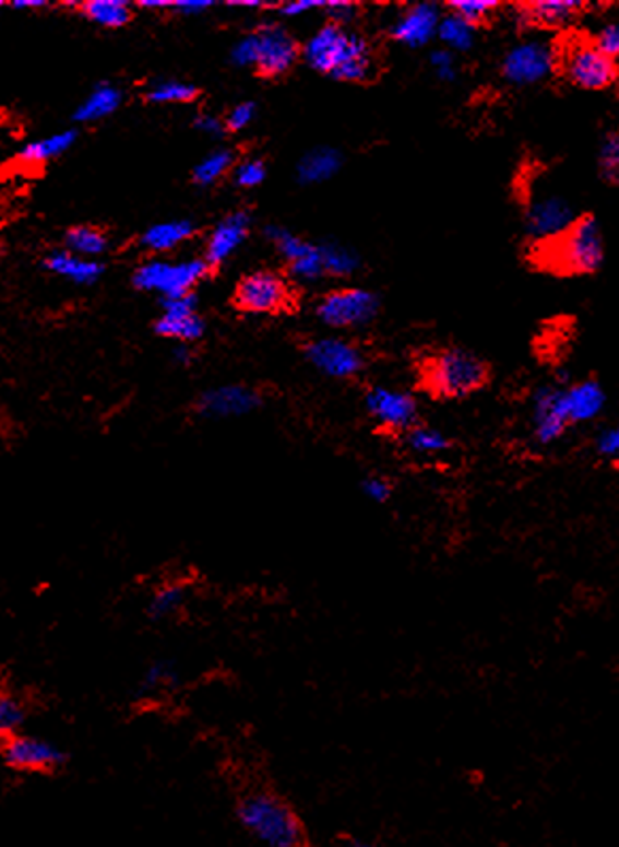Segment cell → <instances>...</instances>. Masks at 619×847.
I'll list each match as a JSON object with an SVG mask.
<instances>
[{
    "label": "cell",
    "instance_id": "6da1fadb",
    "mask_svg": "<svg viewBox=\"0 0 619 847\" xmlns=\"http://www.w3.org/2000/svg\"><path fill=\"white\" fill-rule=\"evenodd\" d=\"M300 56L313 71L347 83L369 81L377 69L371 43L331 22L302 45Z\"/></svg>",
    "mask_w": 619,
    "mask_h": 847
},
{
    "label": "cell",
    "instance_id": "7a4b0ae2",
    "mask_svg": "<svg viewBox=\"0 0 619 847\" xmlns=\"http://www.w3.org/2000/svg\"><path fill=\"white\" fill-rule=\"evenodd\" d=\"M237 820L249 835L266 847H307L300 815L286 799L269 790H253L237 803Z\"/></svg>",
    "mask_w": 619,
    "mask_h": 847
},
{
    "label": "cell",
    "instance_id": "3957f363",
    "mask_svg": "<svg viewBox=\"0 0 619 847\" xmlns=\"http://www.w3.org/2000/svg\"><path fill=\"white\" fill-rule=\"evenodd\" d=\"M488 377V364L462 348L435 352L421 366V386L435 399L471 397L486 386Z\"/></svg>",
    "mask_w": 619,
    "mask_h": 847
},
{
    "label": "cell",
    "instance_id": "277c9868",
    "mask_svg": "<svg viewBox=\"0 0 619 847\" xmlns=\"http://www.w3.org/2000/svg\"><path fill=\"white\" fill-rule=\"evenodd\" d=\"M540 258L560 273L587 275L605 262V237L600 224L592 215H581L575 224L551 242L540 243Z\"/></svg>",
    "mask_w": 619,
    "mask_h": 847
},
{
    "label": "cell",
    "instance_id": "5b68a950",
    "mask_svg": "<svg viewBox=\"0 0 619 847\" xmlns=\"http://www.w3.org/2000/svg\"><path fill=\"white\" fill-rule=\"evenodd\" d=\"M0 763L20 775L51 777L69 765V752L51 739L22 730L0 739Z\"/></svg>",
    "mask_w": 619,
    "mask_h": 847
},
{
    "label": "cell",
    "instance_id": "8992f818",
    "mask_svg": "<svg viewBox=\"0 0 619 847\" xmlns=\"http://www.w3.org/2000/svg\"><path fill=\"white\" fill-rule=\"evenodd\" d=\"M558 67L575 87L598 92L607 90L619 80L618 60L600 51L594 40H573L558 51Z\"/></svg>",
    "mask_w": 619,
    "mask_h": 847
},
{
    "label": "cell",
    "instance_id": "52a82bcc",
    "mask_svg": "<svg viewBox=\"0 0 619 847\" xmlns=\"http://www.w3.org/2000/svg\"><path fill=\"white\" fill-rule=\"evenodd\" d=\"M211 273V267L203 258L183 260V262H165L152 260L141 264L132 282L139 290L160 292L165 298H179L192 294V290Z\"/></svg>",
    "mask_w": 619,
    "mask_h": 847
},
{
    "label": "cell",
    "instance_id": "ba28073f",
    "mask_svg": "<svg viewBox=\"0 0 619 847\" xmlns=\"http://www.w3.org/2000/svg\"><path fill=\"white\" fill-rule=\"evenodd\" d=\"M291 303V287L273 271L249 273L235 290V307L246 314H282Z\"/></svg>",
    "mask_w": 619,
    "mask_h": 847
},
{
    "label": "cell",
    "instance_id": "9c48e42d",
    "mask_svg": "<svg viewBox=\"0 0 619 847\" xmlns=\"http://www.w3.org/2000/svg\"><path fill=\"white\" fill-rule=\"evenodd\" d=\"M558 69V49L545 40L513 45L502 58V78L513 85H535Z\"/></svg>",
    "mask_w": 619,
    "mask_h": 847
},
{
    "label": "cell",
    "instance_id": "30bf717a",
    "mask_svg": "<svg viewBox=\"0 0 619 847\" xmlns=\"http://www.w3.org/2000/svg\"><path fill=\"white\" fill-rule=\"evenodd\" d=\"M379 311V298L362 287L332 290L318 303V318L331 328H356L371 322Z\"/></svg>",
    "mask_w": 619,
    "mask_h": 847
},
{
    "label": "cell",
    "instance_id": "8fae6325",
    "mask_svg": "<svg viewBox=\"0 0 619 847\" xmlns=\"http://www.w3.org/2000/svg\"><path fill=\"white\" fill-rule=\"evenodd\" d=\"M255 39V73L262 78H282L286 75L300 56L298 43L286 28L277 24H266L253 31Z\"/></svg>",
    "mask_w": 619,
    "mask_h": 847
},
{
    "label": "cell",
    "instance_id": "7c38bea8",
    "mask_svg": "<svg viewBox=\"0 0 619 847\" xmlns=\"http://www.w3.org/2000/svg\"><path fill=\"white\" fill-rule=\"evenodd\" d=\"M578 220L573 204L558 195H540L528 202L524 213L526 233L545 243L567 233Z\"/></svg>",
    "mask_w": 619,
    "mask_h": 847
},
{
    "label": "cell",
    "instance_id": "4fadbf2b",
    "mask_svg": "<svg viewBox=\"0 0 619 847\" xmlns=\"http://www.w3.org/2000/svg\"><path fill=\"white\" fill-rule=\"evenodd\" d=\"M305 354L316 368L336 379L354 377L365 366L362 352L354 343H347L345 339H338V337H324L307 343Z\"/></svg>",
    "mask_w": 619,
    "mask_h": 847
},
{
    "label": "cell",
    "instance_id": "5bb4252c",
    "mask_svg": "<svg viewBox=\"0 0 619 847\" xmlns=\"http://www.w3.org/2000/svg\"><path fill=\"white\" fill-rule=\"evenodd\" d=\"M365 403L369 415L381 428L407 433L417 424V401L409 392L377 386L369 390Z\"/></svg>",
    "mask_w": 619,
    "mask_h": 847
},
{
    "label": "cell",
    "instance_id": "9a60e30c",
    "mask_svg": "<svg viewBox=\"0 0 619 847\" xmlns=\"http://www.w3.org/2000/svg\"><path fill=\"white\" fill-rule=\"evenodd\" d=\"M156 332L166 339H177L183 343L199 341L205 332V322L197 314V296L186 294L179 298H165L163 316L156 322Z\"/></svg>",
    "mask_w": 619,
    "mask_h": 847
},
{
    "label": "cell",
    "instance_id": "2e32d148",
    "mask_svg": "<svg viewBox=\"0 0 619 847\" xmlns=\"http://www.w3.org/2000/svg\"><path fill=\"white\" fill-rule=\"evenodd\" d=\"M260 404V392L249 386H222L203 392L197 401V411L206 420H226L248 415Z\"/></svg>",
    "mask_w": 619,
    "mask_h": 847
},
{
    "label": "cell",
    "instance_id": "e0dca14e",
    "mask_svg": "<svg viewBox=\"0 0 619 847\" xmlns=\"http://www.w3.org/2000/svg\"><path fill=\"white\" fill-rule=\"evenodd\" d=\"M569 428L562 407V386H545L533 399V433L540 445L556 444Z\"/></svg>",
    "mask_w": 619,
    "mask_h": 847
},
{
    "label": "cell",
    "instance_id": "ac0fdd59",
    "mask_svg": "<svg viewBox=\"0 0 619 847\" xmlns=\"http://www.w3.org/2000/svg\"><path fill=\"white\" fill-rule=\"evenodd\" d=\"M249 228H251V217H249L248 211L228 213L211 231V235L206 239L205 258H203L206 264L211 269H215L222 262H226L235 254V249L248 239Z\"/></svg>",
    "mask_w": 619,
    "mask_h": 847
},
{
    "label": "cell",
    "instance_id": "d6986e66",
    "mask_svg": "<svg viewBox=\"0 0 619 847\" xmlns=\"http://www.w3.org/2000/svg\"><path fill=\"white\" fill-rule=\"evenodd\" d=\"M441 11L432 2H417L409 7L392 26V37L407 47H424L437 37Z\"/></svg>",
    "mask_w": 619,
    "mask_h": 847
},
{
    "label": "cell",
    "instance_id": "ffe728a7",
    "mask_svg": "<svg viewBox=\"0 0 619 847\" xmlns=\"http://www.w3.org/2000/svg\"><path fill=\"white\" fill-rule=\"evenodd\" d=\"M607 404L603 386L594 379H583L571 386H562V407L569 426L596 420Z\"/></svg>",
    "mask_w": 619,
    "mask_h": 847
},
{
    "label": "cell",
    "instance_id": "44dd1931",
    "mask_svg": "<svg viewBox=\"0 0 619 847\" xmlns=\"http://www.w3.org/2000/svg\"><path fill=\"white\" fill-rule=\"evenodd\" d=\"M583 11L579 0H535L520 9V20L540 28H560L573 22Z\"/></svg>",
    "mask_w": 619,
    "mask_h": 847
},
{
    "label": "cell",
    "instance_id": "7402d4cb",
    "mask_svg": "<svg viewBox=\"0 0 619 847\" xmlns=\"http://www.w3.org/2000/svg\"><path fill=\"white\" fill-rule=\"evenodd\" d=\"M190 601V586L181 579H168L154 588L145 603V613L152 622L177 617Z\"/></svg>",
    "mask_w": 619,
    "mask_h": 847
},
{
    "label": "cell",
    "instance_id": "603a6c76",
    "mask_svg": "<svg viewBox=\"0 0 619 847\" xmlns=\"http://www.w3.org/2000/svg\"><path fill=\"white\" fill-rule=\"evenodd\" d=\"M181 686V671L175 660L158 658L147 664L143 671L139 684H136V698H156L175 692Z\"/></svg>",
    "mask_w": 619,
    "mask_h": 847
},
{
    "label": "cell",
    "instance_id": "cb8c5ba5",
    "mask_svg": "<svg viewBox=\"0 0 619 847\" xmlns=\"http://www.w3.org/2000/svg\"><path fill=\"white\" fill-rule=\"evenodd\" d=\"M45 267L51 273L69 280V282L82 283V285L96 282L103 275V271H105V267L98 260L75 256V254L67 251V249L64 251H53L45 260Z\"/></svg>",
    "mask_w": 619,
    "mask_h": 847
},
{
    "label": "cell",
    "instance_id": "d4e9b609",
    "mask_svg": "<svg viewBox=\"0 0 619 847\" xmlns=\"http://www.w3.org/2000/svg\"><path fill=\"white\" fill-rule=\"evenodd\" d=\"M341 164H343V156L338 154V150L316 148V150L307 152L298 162L296 179L302 186L324 184V181H329L341 170Z\"/></svg>",
    "mask_w": 619,
    "mask_h": 847
},
{
    "label": "cell",
    "instance_id": "484cf974",
    "mask_svg": "<svg viewBox=\"0 0 619 847\" xmlns=\"http://www.w3.org/2000/svg\"><path fill=\"white\" fill-rule=\"evenodd\" d=\"M75 141H78L75 130H64V132L45 137V139L33 141L26 148H22V152L17 154V162L24 166H31V168L43 166L47 162L60 158L64 152H69Z\"/></svg>",
    "mask_w": 619,
    "mask_h": 847
},
{
    "label": "cell",
    "instance_id": "4316f807",
    "mask_svg": "<svg viewBox=\"0 0 619 847\" xmlns=\"http://www.w3.org/2000/svg\"><path fill=\"white\" fill-rule=\"evenodd\" d=\"M122 105V92L111 83L96 85L75 111V121H98L109 118Z\"/></svg>",
    "mask_w": 619,
    "mask_h": 847
},
{
    "label": "cell",
    "instance_id": "83f0119b",
    "mask_svg": "<svg viewBox=\"0 0 619 847\" xmlns=\"http://www.w3.org/2000/svg\"><path fill=\"white\" fill-rule=\"evenodd\" d=\"M194 235V226L188 220H172V222H163L152 228H147L141 237V245L150 251H170L179 247L181 243L188 242Z\"/></svg>",
    "mask_w": 619,
    "mask_h": 847
},
{
    "label": "cell",
    "instance_id": "f1b7e54d",
    "mask_svg": "<svg viewBox=\"0 0 619 847\" xmlns=\"http://www.w3.org/2000/svg\"><path fill=\"white\" fill-rule=\"evenodd\" d=\"M82 15L103 28H122L132 20V4L124 0H85L78 4Z\"/></svg>",
    "mask_w": 619,
    "mask_h": 847
},
{
    "label": "cell",
    "instance_id": "f546056e",
    "mask_svg": "<svg viewBox=\"0 0 619 847\" xmlns=\"http://www.w3.org/2000/svg\"><path fill=\"white\" fill-rule=\"evenodd\" d=\"M28 722V705L26 701L9 690L0 687V739L22 732Z\"/></svg>",
    "mask_w": 619,
    "mask_h": 847
},
{
    "label": "cell",
    "instance_id": "4dcf8cb0",
    "mask_svg": "<svg viewBox=\"0 0 619 847\" xmlns=\"http://www.w3.org/2000/svg\"><path fill=\"white\" fill-rule=\"evenodd\" d=\"M324 273L331 278H349L358 271L360 258L356 251H352L345 245L338 243H320Z\"/></svg>",
    "mask_w": 619,
    "mask_h": 847
},
{
    "label": "cell",
    "instance_id": "1f68e13d",
    "mask_svg": "<svg viewBox=\"0 0 619 847\" xmlns=\"http://www.w3.org/2000/svg\"><path fill=\"white\" fill-rule=\"evenodd\" d=\"M64 243H67V251L82 256V258H92V260H96V256H100L109 245L107 235L94 226L71 228L64 237Z\"/></svg>",
    "mask_w": 619,
    "mask_h": 847
},
{
    "label": "cell",
    "instance_id": "d6a6232c",
    "mask_svg": "<svg viewBox=\"0 0 619 847\" xmlns=\"http://www.w3.org/2000/svg\"><path fill=\"white\" fill-rule=\"evenodd\" d=\"M197 96H199V90L192 83L179 80L154 81L145 92V98L158 105H172V103L186 105V103H192Z\"/></svg>",
    "mask_w": 619,
    "mask_h": 847
},
{
    "label": "cell",
    "instance_id": "836d02e7",
    "mask_svg": "<svg viewBox=\"0 0 619 847\" xmlns=\"http://www.w3.org/2000/svg\"><path fill=\"white\" fill-rule=\"evenodd\" d=\"M405 444L419 456H437V454L448 451L452 442L439 428L415 424L405 433Z\"/></svg>",
    "mask_w": 619,
    "mask_h": 847
},
{
    "label": "cell",
    "instance_id": "e575fe53",
    "mask_svg": "<svg viewBox=\"0 0 619 847\" xmlns=\"http://www.w3.org/2000/svg\"><path fill=\"white\" fill-rule=\"evenodd\" d=\"M264 237L279 249V254L284 256V260L288 262V267L289 264H294L296 260L305 258V256L316 247V243L305 242V239H300L298 235L289 233L288 228L277 226V224L266 226V228H264Z\"/></svg>",
    "mask_w": 619,
    "mask_h": 847
},
{
    "label": "cell",
    "instance_id": "d590c367",
    "mask_svg": "<svg viewBox=\"0 0 619 847\" xmlns=\"http://www.w3.org/2000/svg\"><path fill=\"white\" fill-rule=\"evenodd\" d=\"M437 37L441 39V43L452 51H468L475 43V28L471 24H466L464 20L455 17L452 13H448L445 17H441V24H439V33Z\"/></svg>",
    "mask_w": 619,
    "mask_h": 847
},
{
    "label": "cell",
    "instance_id": "8d00e7d4",
    "mask_svg": "<svg viewBox=\"0 0 619 847\" xmlns=\"http://www.w3.org/2000/svg\"><path fill=\"white\" fill-rule=\"evenodd\" d=\"M230 168H235V154L230 150H217L197 164L194 181L199 186H213L219 181Z\"/></svg>",
    "mask_w": 619,
    "mask_h": 847
},
{
    "label": "cell",
    "instance_id": "74e56055",
    "mask_svg": "<svg viewBox=\"0 0 619 847\" xmlns=\"http://www.w3.org/2000/svg\"><path fill=\"white\" fill-rule=\"evenodd\" d=\"M500 4L496 0H452L448 2L450 13L477 28L479 24L488 22L495 15L496 9Z\"/></svg>",
    "mask_w": 619,
    "mask_h": 847
},
{
    "label": "cell",
    "instance_id": "f35d334b",
    "mask_svg": "<svg viewBox=\"0 0 619 847\" xmlns=\"http://www.w3.org/2000/svg\"><path fill=\"white\" fill-rule=\"evenodd\" d=\"M598 164L603 179L619 186V128L605 134L598 152Z\"/></svg>",
    "mask_w": 619,
    "mask_h": 847
},
{
    "label": "cell",
    "instance_id": "ab89813d",
    "mask_svg": "<svg viewBox=\"0 0 619 847\" xmlns=\"http://www.w3.org/2000/svg\"><path fill=\"white\" fill-rule=\"evenodd\" d=\"M264 179H266V164L258 158H249L235 166V184L239 188H255Z\"/></svg>",
    "mask_w": 619,
    "mask_h": 847
},
{
    "label": "cell",
    "instance_id": "60d3db41",
    "mask_svg": "<svg viewBox=\"0 0 619 847\" xmlns=\"http://www.w3.org/2000/svg\"><path fill=\"white\" fill-rule=\"evenodd\" d=\"M594 45L605 51L607 56H611L614 60L619 58V17L614 20H607L594 35Z\"/></svg>",
    "mask_w": 619,
    "mask_h": 847
},
{
    "label": "cell",
    "instance_id": "b9f144b4",
    "mask_svg": "<svg viewBox=\"0 0 619 847\" xmlns=\"http://www.w3.org/2000/svg\"><path fill=\"white\" fill-rule=\"evenodd\" d=\"M430 67L435 69V73H437L439 80L454 81L455 73H457V69H455L454 51H450V49H445V47L435 49V51L430 54Z\"/></svg>",
    "mask_w": 619,
    "mask_h": 847
},
{
    "label": "cell",
    "instance_id": "7bdbcfd3",
    "mask_svg": "<svg viewBox=\"0 0 619 847\" xmlns=\"http://www.w3.org/2000/svg\"><path fill=\"white\" fill-rule=\"evenodd\" d=\"M362 492L365 496L374 503V505H385L390 498H392V492L394 487L390 484L388 478H381V475H371L362 482Z\"/></svg>",
    "mask_w": 619,
    "mask_h": 847
},
{
    "label": "cell",
    "instance_id": "ee69618b",
    "mask_svg": "<svg viewBox=\"0 0 619 847\" xmlns=\"http://www.w3.org/2000/svg\"><path fill=\"white\" fill-rule=\"evenodd\" d=\"M253 118H255V105L253 103H239L228 111L224 123H226V130L239 132V130H246Z\"/></svg>",
    "mask_w": 619,
    "mask_h": 847
},
{
    "label": "cell",
    "instance_id": "f6af8a7d",
    "mask_svg": "<svg viewBox=\"0 0 619 847\" xmlns=\"http://www.w3.org/2000/svg\"><path fill=\"white\" fill-rule=\"evenodd\" d=\"M324 9H326V13L331 17V24H338V26H345L356 15V4L354 2H345V0H331V2H326Z\"/></svg>",
    "mask_w": 619,
    "mask_h": 847
},
{
    "label": "cell",
    "instance_id": "bcb514c9",
    "mask_svg": "<svg viewBox=\"0 0 619 847\" xmlns=\"http://www.w3.org/2000/svg\"><path fill=\"white\" fill-rule=\"evenodd\" d=\"M596 447H598V451H600L605 458L619 460V424L618 426H611V428L603 431V433L598 435Z\"/></svg>",
    "mask_w": 619,
    "mask_h": 847
},
{
    "label": "cell",
    "instance_id": "7dc6e473",
    "mask_svg": "<svg viewBox=\"0 0 619 847\" xmlns=\"http://www.w3.org/2000/svg\"><path fill=\"white\" fill-rule=\"evenodd\" d=\"M324 7H326V2H320V0H294V2L277 4V9L282 11V15H289V17L302 15V13L313 11V9H324Z\"/></svg>",
    "mask_w": 619,
    "mask_h": 847
},
{
    "label": "cell",
    "instance_id": "c3c4849f",
    "mask_svg": "<svg viewBox=\"0 0 619 847\" xmlns=\"http://www.w3.org/2000/svg\"><path fill=\"white\" fill-rule=\"evenodd\" d=\"M211 7H213V2H209V0H177V2H172V9L179 11L181 15H199Z\"/></svg>",
    "mask_w": 619,
    "mask_h": 847
},
{
    "label": "cell",
    "instance_id": "681fc988",
    "mask_svg": "<svg viewBox=\"0 0 619 847\" xmlns=\"http://www.w3.org/2000/svg\"><path fill=\"white\" fill-rule=\"evenodd\" d=\"M194 126H197V130H201L203 134H211V137H219L226 130V123L215 116H199Z\"/></svg>",
    "mask_w": 619,
    "mask_h": 847
},
{
    "label": "cell",
    "instance_id": "f907efd6",
    "mask_svg": "<svg viewBox=\"0 0 619 847\" xmlns=\"http://www.w3.org/2000/svg\"><path fill=\"white\" fill-rule=\"evenodd\" d=\"M139 7H143V9H172V2L170 0H143V2H139Z\"/></svg>",
    "mask_w": 619,
    "mask_h": 847
},
{
    "label": "cell",
    "instance_id": "816d5d0a",
    "mask_svg": "<svg viewBox=\"0 0 619 847\" xmlns=\"http://www.w3.org/2000/svg\"><path fill=\"white\" fill-rule=\"evenodd\" d=\"M13 7L15 9H41L45 7V2L41 0H17V2H13Z\"/></svg>",
    "mask_w": 619,
    "mask_h": 847
},
{
    "label": "cell",
    "instance_id": "f5cc1de1",
    "mask_svg": "<svg viewBox=\"0 0 619 847\" xmlns=\"http://www.w3.org/2000/svg\"><path fill=\"white\" fill-rule=\"evenodd\" d=\"M175 358H177L179 363L188 364L190 363V352H188L186 348H179V350L175 352Z\"/></svg>",
    "mask_w": 619,
    "mask_h": 847
},
{
    "label": "cell",
    "instance_id": "db71d44e",
    "mask_svg": "<svg viewBox=\"0 0 619 847\" xmlns=\"http://www.w3.org/2000/svg\"><path fill=\"white\" fill-rule=\"evenodd\" d=\"M345 847H377L369 844V842H349Z\"/></svg>",
    "mask_w": 619,
    "mask_h": 847
},
{
    "label": "cell",
    "instance_id": "11a10c76",
    "mask_svg": "<svg viewBox=\"0 0 619 847\" xmlns=\"http://www.w3.org/2000/svg\"><path fill=\"white\" fill-rule=\"evenodd\" d=\"M0 4H2V2H0Z\"/></svg>",
    "mask_w": 619,
    "mask_h": 847
}]
</instances>
